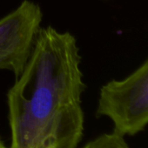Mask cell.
<instances>
[{
	"instance_id": "3957f363",
	"label": "cell",
	"mask_w": 148,
	"mask_h": 148,
	"mask_svg": "<svg viewBox=\"0 0 148 148\" xmlns=\"http://www.w3.org/2000/svg\"><path fill=\"white\" fill-rule=\"evenodd\" d=\"M43 21L40 6L24 1L0 18V70L12 71L15 78L23 72L35 45Z\"/></svg>"
},
{
	"instance_id": "5b68a950",
	"label": "cell",
	"mask_w": 148,
	"mask_h": 148,
	"mask_svg": "<svg viewBox=\"0 0 148 148\" xmlns=\"http://www.w3.org/2000/svg\"><path fill=\"white\" fill-rule=\"evenodd\" d=\"M0 148H9L8 146H6V145L2 141V139L0 138Z\"/></svg>"
},
{
	"instance_id": "277c9868",
	"label": "cell",
	"mask_w": 148,
	"mask_h": 148,
	"mask_svg": "<svg viewBox=\"0 0 148 148\" xmlns=\"http://www.w3.org/2000/svg\"><path fill=\"white\" fill-rule=\"evenodd\" d=\"M82 148H131L125 137L113 132L103 133L88 143Z\"/></svg>"
},
{
	"instance_id": "7a4b0ae2",
	"label": "cell",
	"mask_w": 148,
	"mask_h": 148,
	"mask_svg": "<svg viewBox=\"0 0 148 148\" xmlns=\"http://www.w3.org/2000/svg\"><path fill=\"white\" fill-rule=\"evenodd\" d=\"M113 125L112 132L135 136L148 125V58L122 79H112L99 91L96 110Z\"/></svg>"
},
{
	"instance_id": "6da1fadb",
	"label": "cell",
	"mask_w": 148,
	"mask_h": 148,
	"mask_svg": "<svg viewBox=\"0 0 148 148\" xmlns=\"http://www.w3.org/2000/svg\"><path fill=\"white\" fill-rule=\"evenodd\" d=\"M86 88L76 38L41 28L31 57L7 92L9 148H78Z\"/></svg>"
}]
</instances>
